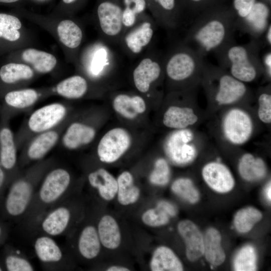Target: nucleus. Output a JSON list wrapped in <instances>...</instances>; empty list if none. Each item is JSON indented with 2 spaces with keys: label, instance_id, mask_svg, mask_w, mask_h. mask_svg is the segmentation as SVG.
<instances>
[{
  "label": "nucleus",
  "instance_id": "39",
  "mask_svg": "<svg viewBox=\"0 0 271 271\" xmlns=\"http://www.w3.org/2000/svg\"><path fill=\"white\" fill-rule=\"evenodd\" d=\"M261 218L262 213L259 210L253 207H247L236 212L233 223L238 232L246 233L250 231Z\"/></svg>",
  "mask_w": 271,
  "mask_h": 271
},
{
  "label": "nucleus",
  "instance_id": "29",
  "mask_svg": "<svg viewBox=\"0 0 271 271\" xmlns=\"http://www.w3.org/2000/svg\"><path fill=\"white\" fill-rule=\"evenodd\" d=\"M238 171L243 179L247 181H254L265 176L266 168L262 159L255 158L250 153H246L240 159Z\"/></svg>",
  "mask_w": 271,
  "mask_h": 271
},
{
  "label": "nucleus",
  "instance_id": "14",
  "mask_svg": "<svg viewBox=\"0 0 271 271\" xmlns=\"http://www.w3.org/2000/svg\"><path fill=\"white\" fill-rule=\"evenodd\" d=\"M148 10L157 26L168 31L177 29L181 24L177 0H146Z\"/></svg>",
  "mask_w": 271,
  "mask_h": 271
},
{
  "label": "nucleus",
  "instance_id": "1",
  "mask_svg": "<svg viewBox=\"0 0 271 271\" xmlns=\"http://www.w3.org/2000/svg\"><path fill=\"white\" fill-rule=\"evenodd\" d=\"M235 16L227 11L204 14L192 22L182 40L204 58L234 41Z\"/></svg>",
  "mask_w": 271,
  "mask_h": 271
},
{
  "label": "nucleus",
  "instance_id": "35",
  "mask_svg": "<svg viewBox=\"0 0 271 271\" xmlns=\"http://www.w3.org/2000/svg\"><path fill=\"white\" fill-rule=\"evenodd\" d=\"M38 94L33 89L11 90L5 93L4 101L8 108L22 109L33 105L37 100Z\"/></svg>",
  "mask_w": 271,
  "mask_h": 271
},
{
  "label": "nucleus",
  "instance_id": "30",
  "mask_svg": "<svg viewBox=\"0 0 271 271\" xmlns=\"http://www.w3.org/2000/svg\"><path fill=\"white\" fill-rule=\"evenodd\" d=\"M22 57L24 61L31 64L35 70L41 73L51 71L57 64V59L54 55L34 48L25 50Z\"/></svg>",
  "mask_w": 271,
  "mask_h": 271
},
{
  "label": "nucleus",
  "instance_id": "24",
  "mask_svg": "<svg viewBox=\"0 0 271 271\" xmlns=\"http://www.w3.org/2000/svg\"><path fill=\"white\" fill-rule=\"evenodd\" d=\"M150 268L152 271H182L183 264L175 253L166 246L158 247L153 252Z\"/></svg>",
  "mask_w": 271,
  "mask_h": 271
},
{
  "label": "nucleus",
  "instance_id": "50",
  "mask_svg": "<svg viewBox=\"0 0 271 271\" xmlns=\"http://www.w3.org/2000/svg\"><path fill=\"white\" fill-rule=\"evenodd\" d=\"M6 224L0 221V244L5 241L8 233V227Z\"/></svg>",
  "mask_w": 271,
  "mask_h": 271
},
{
  "label": "nucleus",
  "instance_id": "16",
  "mask_svg": "<svg viewBox=\"0 0 271 271\" xmlns=\"http://www.w3.org/2000/svg\"><path fill=\"white\" fill-rule=\"evenodd\" d=\"M66 113L65 106L59 103H52L35 110L28 120L30 129L35 132L48 130L57 124Z\"/></svg>",
  "mask_w": 271,
  "mask_h": 271
},
{
  "label": "nucleus",
  "instance_id": "56",
  "mask_svg": "<svg viewBox=\"0 0 271 271\" xmlns=\"http://www.w3.org/2000/svg\"><path fill=\"white\" fill-rule=\"evenodd\" d=\"M189 1H191L192 3L197 4V3H201L202 2L204 1V0H189Z\"/></svg>",
  "mask_w": 271,
  "mask_h": 271
},
{
  "label": "nucleus",
  "instance_id": "21",
  "mask_svg": "<svg viewBox=\"0 0 271 271\" xmlns=\"http://www.w3.org/2000/svg\"><path fill=\"white\" fill-rule=\"evenodd\" d=\"M101 245L113 250L121 243V235L119 225L115 219L109 215H104L99 220L96 226Z\"/></svg>",
  "mask_w": 271,
  "mask_h": 271
},
{
  "label": "nucleus",
  "instance_id": "22",
  "mask_svg": "<svg viewBox=\"0 0 271 271\" xmlns=\"http://www.w3.org/2000/svg\"><path fill=\"white\" fill-rule=\"evenodd\" d=\"M17 151L13 133L6 125L0 127V166L8 174L16 167Z\"/></svg>",
  "mask_w": 271,
  "mask_h": 271
},
{
  "label": "nucleus",
  "instance_id": "38",
  "mask_svg": "<svg viewBox=\"0 0 271 271\" xmlns=\"http://www.w3.org/2000/svg\"><path fill=\"white\" fill-rule=\"evenodd\" d=\"M22 24L17 17L0 13V41L13 43L17 41L21 37L19 30Z\"/></svg>",
  "mask_w": 271,
  "mask_h": 271
},
{
  "label": "nucleus",
  "instance_id": "31",
  "mask_svg": "<svg viewBox=\"0 0 271 271\" xmlns=\"http://www.w3.org/2000/svg\"><path fill=\"white\" fill-rule=\"evenodd\" d=\"M34 76L30 67L22 63H8L0 68V82L5 85L14 84L22 80H28Z\"/></svg>",
  "mask_w": 271,
  "mask_h": 271
},
{
  "label": "nucleus",
  "instance_id": "47",
  "mask_svg": "<svg viewBox=\"0 0 271 271\" xmlns=\"http://www.w3.org/2000/svg\"><path fill=\"white\" fill-rule=\"evenodd\" d=\"M263 68V73H264L268 79L271 76V52L267 51L261 58Z\"/></svg>",
  "mask_w": 271,
  "mask_h": 271
},
{
  "label": "nucleus",
  "instance_id": "20",
  "mask_svg": "<svg viewBox=\"0 0 271 271\" xmlns=\"http://www.w3.org/2000/svg\"><path fill=\"white\" fill-rule=\"evenodd\" d=\"M90 186L95 189L103 200L109 201L116 195L117 181L114 176L103 168H99L88 175Z\"/></svg>",
  "mask_w": 271,
  "mask_h": 271
},
{
  "label": "nucleus",
  "instance_id": "26",
  "mask_svg": "<svg viewBox=\"0 0 271 271\" xmlns=\"http://www.w3.org/2000/svg\"><path fill=\"white\" fill-rule=\"evenodd\" d=\"M95 136L91 126L79 122L71 124L63 137L64 146L69 150H75L91 143Z\"/></svg>",
  "mask_w": 271,
  "mask_h": 271
},
{
  "label": "nucleus",
  "instance_id": "6",
  "mask_svg": "<svg viewBox=\"0 0 271 271\" xmlns=\"http://www.w3.org/2000/svg\"><path fill=\"white\" fill-rule=\"evenodd\" d=\"M96 13L106 43H119L124 32L122 0H98Z\"/></svg>",
  "mask_w": 271,
  "mask_h": 271
},
{
  "label": "nucleus",
  "instance_id": "15",
  "mask_svg": "<svg viewBox=\"0 0 271 271\" xmlns=\"http://www.w3.org/2000/svg\"><path fill=\"white\" fill-rule=\"evenodd\" d=\"M269 17L267 6L262 2H256L247 16L235 24V29L247 34L251 39H259L270 24Z\"/></svg>",
  "mask_w": 271,
  "mask_h": 271
},
{
  "label": "nucleus",
  "instance_id": "52",
  "mask_svg": "<svg viewBox=\"0 0 271 271\" xmlns=\"http://www.w3.org/2000/svg\"><path fill=\"white\" fill-rule=\"evenodd\" d=\"M106 270H107V271H129L130 270V269H129L128 268L124 266H121L119 265H114L110 266L108 267H107Z\"/></svg>",
  "mask_w": 271,
  "mask_h": 271
},
{
  "label": "nucleus",
  "instance_id": "28",
  "mask_svg": "<svg viewBox=\"0 0 271 271\" xmlns=\"http://www.w3.org/2000/svg\"><path fill=\"white\" fill-rule=\"evenodd\" d=\"M117 181L116 196L118 203L123 206L135 203L140 198L141 192L134 184L132 174L128 171H124L118 176Z\"/></svg>",
  "mask_w": 271,
  "mask_h": 271
},
{
  "label": "nucleus",
  "instance_id": "23",
  "mask_svg": "<svg viewBox=\"0 0 271 271\" xmlns=\"http://www.w3.org/2000/svg\"><path fill=\"white\" fill-rule=\"evenodd\" d=\"M112 105L117 113L128 119L135 118L146 109V102L142 97L123 93L118 94L114 97Z\"/></svg>",
  "mask_w": 271,
  "mask_h": 271
},
{
  "label": "nucleus",
  "instance_id": "8",
  "mask_svg": "<svg viewBox=\"0 0 271 271\" xmlns=\"http://www.w3.org/2000/svg\"><path fill=\"white\" fill-rule=\"evenodd\" d=\"M163 56L151 51L138 62L132 71V80L136 89L142 93L150 91L152 85L164 74Z\"/></svg>",
  "mask_w": 271,
  "mask_h": 271
},
{
  "label": "nucleus",
  "instance_id": "3",
  "mask_svg": "<svg viewBox=\"0 0 271 271\" xmlns=\"http://www.w3.org/2000/svg\"><path fill=\"white\" fill-rule=\"evenodd\" d=\"M163 63L164 74L171 83L188 89L201 81L204 58L182 41L163 56Z\"/></svg>",
  "mask_w": 271,
  "mask_h": 271
},
{
  "label": "nucleus",
  "instance_id": "33",
  "mask_svg": "<svg viewBox=\"0 0 271 271\" xmlns=\"http://www.w3.org/2000/svg\"><path fill=\"white\" fill-rule=\"evenodd\" d=\"M87 89V81L80 75L68 77L59 82L56 86L58 94L69 99H77L82 97Z\"/></svg>",
  "mask_w": 271,
  "mask_h": 271
},
{
  "label": "nucleus",
  "instance_id": "2",
  "mask_svg": "<svg viewBox=\"0 0 271 271\" xmlns=\"http://www.w3.org/2000/svg\"><path fill=\"white\" fill-rule=\"evenodd\" d=\"M262 45L260 39H251L242 45L234 40L214 53L220 67L236 79L248 83L263 73L259 55Z\"/></svg>",
  "mask_w": 271,
  "mask_h": 271
},
{
  "label": "nucleus",
  "instance_id": "49",
  "mask_svg": "<svg viewBox=\"0 0 271 271\" xmlns=\"http://www.w3.org/2000/svg\"><path fill=\"white\" fill-rule=\"evenodd\" d=\"M9 182L10 179L8 175L0 166V200Z\"/></svg>",
  "mask_w": 271,
  "mask_h": 271
},
{
  "label": "nucleus",
  "instance_id": "18",
  "mask_svg": "<svg viewBox=\"0 0 271 271\" xmlns=\"http://www.w3.org/2000/svg\"><path fill=\"white\" fill-rule=\"evenodd\" d=\"M178 230L186 245L187 258L194 261L204 254V237L198 227L189 220L178 224Z\"/></svg>",
  "mask_w": 271,
  "mask_h": 271
},
{
  "label": "nucleus",
  "instance_id": "19",
  "mask_svg": "<svg viewBox=\"0 0 271 271\" xmlns=\"http://www.w3.org/2000/svg\"><path fill=\"white\" fill-rule=\"evenodd\" d=\"M101 246L96 226L91 224L84 226L77 239L76 247L79 255L86 260H93L99 254Z\"/></svg>",
  "mask_w": 271,
  "mask_h": 271
},
{
  "label": "nucleus",
  "instance_id": "36",
  "mask_svg": "<svg viewBox=\"0 0 271 271\" xmlns=\"http://www.w3.org/2000/svg\"><path fill=\"white\" fill-rule=\"evenodd\" d=\"M90 62V70L92 74L98 75L111 67L115 60L108 46L99 44L96 46Z\"/></svg>",
  "mask_w": 271,
  "mask_h": 271
},
{
  "label": "nucleus",
  "instance_id": "54",
  "mask_svg": "<svg viewBox=\"0 0 271 271\" xmlns=\"http://www.w3.org/2000/svg\"><path fill=\"white\" fill-rule=\"evenodd\" d=\"M19 0H0L1 4H10L15 3Z\"/></svg>",
  "mask_w": 271,
  "mask_h": 271
},
{
  "label": "nucleus",
  "instance_id": "10",
  "mask_svg": "<svg viewBox=\"0 0 271 271\" xmlns=\"http://www.w3.org/2000/svg\"><path fill=\"white\" fill-rule=\"evenodd\" d=\"M253 122L245 111L233 108L228 111L222 121L223 134L230 143L240 145L246 142L253 131Z\"/></svg>",
  "mask_w": 271,
  "mask_h": 271
},
{
  "label": "nucleus",
  "instance_id": "34",
  "mask_svg": "<svg viewBox=\"0 0 271 271\" xmlns=\"http://www.w3.org/2000/svg\"><path fill=\"white\" fill-rule=\"evenodd\" d=\"M57 30L60 41L66 47L74 49L81 44L82 31L74 21L70 20L62 21L58 25Z\"/></svg>",
  "mask_w": 271,
  "mask_h": 271
},
{
  "label": "nucleus",
  "instance_id": "7",
  "mask_svg": "<svg viewBox=\"0 0 271 271\" xmlns=\"http://www.w3.org/2000/svg\"><path fill=\"white\" fill-rule=\"evenodd\" d=\"M157 26L153 18L146 13L124 32L119 43L128 54L139 55L151 44Z\"/></svg>",
  "mask_w": 271,
  "mask_h": 271
},
{
  "label": "nucleus",
  "instance_id": "11",
  "mask_svg": "<svg viewBox=\"0 0 271 271\" xmlns=\"http://www.w3.org/2000/svg\"><path fill=\"white\" fill-rule=\"evenodd\" d=\"M130 144V136L125 129L113 128L107 131L99 142L97 151L98 158L102 162L113 163L126 152Z\"/></svg>",
  "mask_w": 271,
  "mask_h": 271
},
{
  "label": "nucleus",
  "instance_id": "45",
  "mask_svg": "<svg viewBox=\"0 0 271 271\" xmlns=\"http://www.w3.org/2000/svg\"><path fill=\"white\" fill-rule=\"evenodd\" d=\"M258 96V116L263 123L271 122V95L268 89L260 90Z\"/></svg>",
  "mask_w": 271,
  "mask_h": 271
},
{
  "label": "nucleus",
  "instance_id": "27",
  "mask_svg": "<svg viewBox=\"0 0 271 271\" xmlns=\"http://www.w3.org/2000/svg\"><path fill=\"white\" fill-rule=\"evenodd\" d=\"M204 254L213 265H219L225 260V254L221 246V236L214 228L207 229L204 237Z\"/></svg>",
  "mask_w": 271,
  "mask_h": 271
},
{
  "label": "nucleus",
  "instance_id": "43",
  "mask_svg": "<svg viewBox=\"0 0 271 271\" xmlns=\"http://www.w3.org/2000/svg\"><path fill=\"white\" fill-rule=\"evenodd\" d=\"M170 217L165 211L157 206L146 210L142 215L141 219L147 226L156 227L167 224L169 222Z\"/></svg>",
  "mask_w": 271,
  "mask_h": 271
},
{
  "label": "nucleus",
  "instance_id": "12",
  "mask_svg": "<svg viewBox=\"0 0 271 271\" xmlns=\"http://www.w3.org/2000/svg\"><path fill=\"white\" fill-rule=\"evenodd\" d=\"M35 253L47 268L63 269L66 256L62 248L52 236L42 233L34 242Z\"/></svg>",
  "mask_w": 271,
  "mask_h": 271
},
{
  "label": "nucleus",
  "instance_id": "17",
  "mask_svg": "<svg viewBox=\"0 0 271 271\" xmlns=\"http://www.w3.org/2000/svg\"><path fill=\"white\" fill-rule=\"evenodd\" d=\"M202 174L207 184L218 192H228L234 186V179L231 172L220 162L207 164L202 169Z\"/></svg>",
  "mask_w": 271,
  "mask_h": 271
},
{
  "label": "nucleus",
  "instance_id": "37",
  "mask_svg": "<svg viewBox=\"0 0 271 271\" xmlns=\"http://www.w3.org/2000/svg\"><path fill=\"white\" fill-rule=\"evenodd\" d=\"M122 7L124 32L132 27L148 10L146 0H122Z\"/></svg>",
  "mask_w": 271,
  "mask_h": 271
},
{
  "label": "nucleus",
  "instance_id": "44",
  "mask_svg": "<svg viewBox=\"0 0 271 271\" xmlns=\"http://www.w3.org/2000/svg\"><path fill=\"white\" fill-rule=\"evenodd\" d=\"M170 176V169L167 162L163 158L158 159L150 175L151 183L155 185H165L168 183Z\"/></svg>",
  "mask_w": 271,
  "mask_h": 271
},
{
  "label": "nucleus",
  "instance_id": "42",
  "mask_svg": "<svg viewBox=\"0 0 271 271\" xmlns=\"http://www.w3.org/2000/svg\"><path fill=\"white\" fill-rule=\"evenodd\" d=\"M3 263L8 271H33L34 267L29 260L18 253L8 250L4 255Z\"/></svg>",
  "mask_w": 271,
  "mask_h": 271
},
{
  "label": "nucleus",
  "instance_id": "46",
  "mask_svg": "<svg viewBox=\"0 0 271 271\" xmlns=\"http://www.w3.org/2000/svg\"><path fill=\"white\" fill-rule=\"evenodd\" d=\"M256 0H234L233 7L236 12L235 24L245 18L252 9Z\"/></svg>",
  "mask_w": 271,
  "mask_h": 271
},
{
  "label": "nucleus",
  "instance_id": "5",
  "mask_svg": "<svg viewBox=\"0 0 271 271\" xmlns=\"http://www.w3.org/2000/svg\"><path fill=\"white\" fill-rule=\"evenodd\" d=\"M210 97L219 105H228L247 96L245 83L231 76L219 66L205 61L201 81Z\"/></svg>",
  "mask_w": 271,
  "mask_h": 271
},
{
  "label": "nucleus",
  "instance_id": "51",
  "mask_svg": "<svg viewBox=\"0 0 271 271\" xmlns=\"http://www.w3.org/2000/svg\"><path fill=\"white\" fill-rule=\"evenodd\" d=\"M264 38V43L265 45L270 48L271 46V25L269 24L263 35Z\"/></svg>",
  "mask_w": 271,
  "mask_h": 271
},
{
  "label": "nucleus",
  "instance_id": "55",
  "mask_svg": "<svg viewBox=\"0 0 271 271\" xmlns=\"http://www.w3.org/2000/svg\"><path fill=\"white\" fill-rule=\"evenodd\" d=\"M66 4H71L76 2L78 0H62Z\"/></svg>",
  "mask_w": 271,
  "mask_h": 271
},
{
  "label": "nucleus",
  "instance_id": "41",
  "mask_svg": "<svg viewBox=\"0 0 271 271\" xmlns=\"http://www.w3.org/2000/svg\"><path fill=\"white\" fill-rule=\"evenodd\" d=\"M172 191L191 203L198 201L200 195L192 181L186 178L176 180L171 186Z\"/></svg>",
  "mask_w": 271,
  "mask_h": 271
},
{
  "label": "nucleus",
  "instance_id": "57",
  "mask_svg": "<svg viewBox=\"0 0 271 271\" xmlns=\"http://www.w3.org/2000/svg\"><path fill=\"white\" fill-rule=\"evenodd\" d=\"M4 270H5V268H4V266L3 265V262H0V271Z\"/></svg>",
  "mask_w": 271,
  "mask_h": 271
},
{
  "label": "nucleus",
  "instance_id": "53",
  "mask_svg": "<svg viewBox=\"0 0 271 271\" xmlns=\"http://www.w3.org/2000/svg\"><path fill=\"white\" fill-rule=\"evenodd\" d=\"M265 196L267 198V199L270 202L271 200V187H270V182H269L268 185H267L265 190Z\"/></svg>",
  "mask_w": 271,
  "mask_h": 271
},
{
  "label": "nucleus",
  "instance_id": "25",
  "mask_svg": "<svg viewBox=\"0 0 271 271\" xmlns=\"http://www.w3.org/2000/svg\"><path fill=\"white\" fill-rule=\"evenodd\" d=\"M197 120V115L192 108L176 105L170 106L163 118V124L166 126L179 129L186 128Z\"/></svg>",
  "mask_w": 271,
  "mask_h": 271
},
{
  "label": "nucleus",
  "instance_id": "48",
  "mask_svg": "<svg viewBox=\"0 0 271 271\" xmlns=\"http://www.w3.org/2000/svg\"><path fill=\"white\" fill-rule=\"evenodd\" d=\"M157 206L162 208L170 217L175 216L177 213L176 207L168 201H160L158 203Z\"/></svg>",
  "mask_w": 271,
  "mask_h": 271
},
{
  "label": "nucleus",
  "instance_id": "40",
  "mask_svg": "<svg viewBox=\"0 0 271 271\" xmlns=\"http://www.w3.org/2000/svg\"><path fill=\"white\" fill-rule=\"evenodd\" d=\"M257 256L254 248L250 245L243 247L236 254L234 268L237 271H254L257 268Z\"/></svg>",
  "mask_w": 271,
  "mask_h": 271
},
{
  "label": "nucleus",
  "instance_id": "32",
  "mask_svg": "<svg viewBox=\"0 0 271 271\" xmlns=\"http://www.w3.org/2000/svg\"><path fill=\"white\" fill-rule=\"evenodd\" d=\"M58 139V134L55 131H44L29 146L27 152L28 157L32 160L41 159L55 145Z\"/></svg>",
  "mask_w": 271,
  "mask_h": 271
},
{
  "label": "nucleus",
  "instance_id": "4",
  "mask_svg": "<svg viewBox=\"0 0 271 271\" xmlns=\"http://www.w3.org/2000/svg\"><path fill=\"white\" fill-rule=\"evenodd\" d=\"M71 182L70 174L57 168L49 172L36 191L29 210L22 221L26 227L34 229L42 216L67 195Z\"/></svg>",
  "mask_w": 271,
  "mask_h": 271
},
{
  "label": "nucleus",
  "instance_id": "13",
  "mask_svg": "<svg viewBox=\"0 0 271 271\" xmlns=\"http://www.w3.org/2000/svg\"><path fill=\"white\" fill-rule=\"evenodd\" d=\"M194 138L192 131L181 129L170 137L167 144V151L171 160L178 164H185L192 161L197 155V149L191 142Z\"/></svg>",
  "mask_w": 271,
  "mask_h": 271
},
{
  "label": "nucleus",
  "instance_id": "9",
  "mask_svg": "<svg viewBox=\"0 0 271 271\" xmlns=\"http://www.w3.org/2000/svg\"><path fill=\"white\" fill-rule=\"evenodd\" d=\"M73 215L72 208L64 198L42 216L34 229L39 227L42 233L52 237L63 235L70 228Z\"/></svg>",
  "mask_w": 271,
  "mask_h": 271
}]
</instances>
